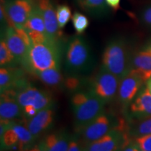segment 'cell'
Segmentation results:
<instances>
[{
	"instance_id": "1",
	"label": "cell",
	"mask_w": 151,
	"mask_h": 151,
	"mask_svg": "<svg viewBox=\"0 0 151 151\" xmlns=\"http://www.w3.org/2000/svg\"><path fill=\"white\" fill-rule=\"evenodd\" d=\"M60 42L48 40L43 43H32L22 65L33 75L45 69L60 67Z\"/></svg>"
},
{
	"instance_id": "2",
	"label": "cell",
	"mask_w": 151,
	"mask_h": 151,
	"mask_svg": "<svg viewBox=\"0 0 151 151\" xmlns=\"http://www.w3.org/2000/svg\"><path fill=\"white\" fill-rule=\"evenodd\" d=\"M131 60L127 41L120 37L114 38L106 45L101 58V67L121 81L130 71Z\"/></svg>"
},
{
	"instance_id": "3",
	"label": "cell",
	"mask_w": 151,
	"mask_h": 151,
	"mask_svg": "<svg viewBox=\"0 0 151 151\" xmlns=\"http://www.w3.org/2000/svg\"><path fill=\"white\" fill-rule=\"evenodd\" d=\"M104 101L90 90L73 93L71 97V106L76 132L81 131L92 120L104 113Z\"/></svg>"
},
{
	"instance_id": "4",
	"label": "cell",
	"mask_w": 151,
	"mask_h": 151,
	"mask_svg": "<svg viewBox=\"0 0 151 151\" xmlns=\"http://www.w3.org/2000/svg\"><path fill=\"white\" fill-rule=\"evenodd\" d=\"M91 48L81 35L73 36L66 45L65 65L71 75H80L89 71L93 65Z\"/></svg>"
},
{
	"instance_id": "5",
	"label": "cell",
	"mask_w": 151,
	"mask_h": 151,
	"mask_svg": "<svg viewBox=\"0 0 151 151\" xmlns=\"http://www.w3.org/2000/svg\"><path fill=\"white\" fill-rule=\"evenodd\" d=\"M129 127L123 120H120L116 127L97 140L83 146V151H118L124 148L131 139Z\"/></svg>"
},
{
	"instance_id": "6",
	"label": "cell",
	"mask_w": 151,
	"mask_h": 151,
	"mask_svg": "<svg viewBox=\"0 0 151 151\" xmlns=\"http://www.w3.org/2000/svg\"><path fill=\"white\" fill-rule=\"evenodd\" d=\"M120 83V78L101 67L90 81V91L105 103H108L118 94Z\"/></svg>"
},
{
	"instance_id": "7",
	"label": "cell",
	"mask_w": 151,
	"mask_h": 151,
	"mask_svg": "<svg viewBox=\"0 0 151 151\" xmlns=\"http://www.w3.org/2000/svg\"><path fill=\"white\" fill-rule=\"evenodd\" d=\"M120 121V120H119ZM115 118L109 113H102L83 128L78 133L81 135V144L85 145L97 140L118 125Z\"/></svg>"
},
{
	"instance_id": "8",
	"label": "cell",
	"mask_w": 151,
	"mask_h": 151,
	"mask_svg": "<svg viewBox=\"0 0 151 151\" xmlns=\"http://www.w3.org/2000/svg\"><path fill=\"white\" fill-rule=\"evenodd\" d=\"M6 14L9 26L23 28L35 6L34 0H4Z\"/></svg>"
},
{
	"instance_id": "9",
	"label": "cell",
	"mask_w": 151,
	"mask_h": 151,
	"mask_svg": "<svg viewBox=\"0 0 151 151\" xmlns=\"http://www.w3.org/2000/svg\"><path fill=\"white\" fill-rule=\"evenodd\" d=\"M16 99L22 108L31 106L37 111L52 107L53 105L50 93L29 85L16 91Z\"/></svg>"
},
{
	"instance_id": "10",
	"label": "cell",
	"mask_w": 151,
	"mask_h": 151,
	"mask_svg": "<svg viewBox=\"0 0 151 151\" xmlns=\"http://www.w3.org/2000/svg\"><path fill=\"white\" fill-rule=\"evenodd\" d=\"M144 83L139 73L130 71L120 81L119 86L118 97L120 104L124 108H127L142 88Z\"/></svg>"
},
{
	"instance_id": "11",
	"label": "cell",
	"mask_w": 151,
	"mask_h": 151,
	"mask_svg": "<svg viewBox=\"0 0 151 151\" xmlns=\"http://www.w3.org/2000/svg\"><path fill=\"white\" fill-rule=\"evenodd\" d=\"M36 5L40 9L44 20L46 33L50 40L60 42L62 34L57 19L56 9L51 0H36Z\"/></svg>"
},
{
	"instance_id": "12",
	"label": "cell",
	"mask_w": 151,
	"mask_h": 151,
	"mask_svg": "<svg viewBox=\"0 0 151 151\" xmlns=\"http://www.w3.org/2000/svg\"><path fill=\"white\" fill-rule=\"evenodd\" d=\"M24 116L23 109L16 99V91L8 90L1 92L0 117L1 120L14 121Z\"/></svg>"
},
{
	"instance_id": "13",
	"label": "cell",
	"mask_w": 151,
	"mask_h": 151,
	"mask_svg": "<svg viewBox=\"0 0 151 151\" xmlns=\"http://www.w3.org/2000/svg\"><path fill=\"white\" fill-rule=\"evenodd\" d=\"M3 39L18 63L22 65L27 55L29 46L18 33L16 28L11 26L5 28Z\"/></svg>"
},
{
	"instance_id": "14",
	"label": "cell",
	"mask_w": 151,
	"mask_h": 151,
	"mask_svg": "<svg viewBox=\"0 0 151 151\" xmlns=\"http://www.w3.org/2000/svg\"><path fill=\"white\" fill-rule=\"evenodd\" d=\"M55 111L52 107L38 111L32 118H29L26 127L36 139L52 127L54 121Z\"/></svg>"
},
{
	"instance_id": "15",
	"label": "cell",
	"mask_w": 151,
	"mask_h": 151,
	"mask_svg": "<svg viewBox=\"0 0 151 151\" xmlns=\"http://www.w3.org/2000/svg\"><path fill=\"white\" fill-rule=\"evenodd\" d=\"M129 116L141 120L151 117V93L147 87L142 88L129 106Z\"/></svg>"
},
{
	"instance_id": "16",
	"label": "cell",
	"mask_w": 151,
	"mask_h": 151,
	"mask_svg": "<svg viewBox=\"0 0 151 151\" xmlns=\"http://www.w3.org/2000/svg\"><path fill=\"white\" fill-rule=\"evenodd\" d=\"M130 71L139 73L145 83L151 77V54L141 51L132 56Z\"/></svg>"
},
{
	"instance_id": "17",
	"label": "cell",
	"mask_w": 151,
	"mask_h": 151,
	"mask_svg": "<svg viewBox=\"0 0 151 151\" xmlns=\"http://www.w3.org/2000/svg\"><path fill=\"white\" fill-rule=\"evenodd\" d=\"M81 9L95 18H104L110 11L106 0H75Z\"/></svg>"
},
{
	"instance_id": "18",
	"label": "cell",
	"mask_w": 151,
	"mask_h": 151,
	"mask_svg": "<svg viewBox=\"0 0 151 151\" xmlns=\"http://www.w3.org/2000/svg\"><path fill=\"white\" fill-rule=\"evenodd\" d=\"M71 137L65 131L50 134L43 139L48 151H67Z\"/></svg>"
},
{
	"instance_id": "19",
	"label": "cell",
	"mask_w": 151,
	"mask_h": 151,
	"mask_svg": "<svg viewBox=\"0 0 151 151\" xmlns=\"http://www.w3.org/2000/svg\"><path fill=\"white\" fill-rule=\"evenodd\" d=\"M33 75L37 76L46 86L52 88H59L63 87L65 78L60 71V67L45 69L36 72Z\"/></svg>"
},
{
	"instance_id": "20",
	"label": "cell",
	"mask_w": 151,
	"mask_h": 151,
	"mask_svg": "<svg viewBox=\"0 0 151 151\" xmlns=\"http://www.w3.org/2000/svg\"><path fill=\"white\" fill-rule=\"evenodd\" d=\"M12 128L16 131L18 137V148L20 151H27L32 148L34 143L37 139L29 132L25 125L14 122Z\"/></svg>"
},
{
	"instance_id": "21",
	"label": "cell",
	"mask_w": 151,
	"mask_h": 151,
	"mask_svg": "<svg viewBox=\"0 0 151 151\" xmlns=\"http://www.w3.org/2000/svg\"><path fill=\"white\" fill-rule=\"evenodd\" d=\"M23 28L27 30H32V31L39 32L47 35L42 14H41L40 9L36 5V4L32 12L24 25Z\"/></svg>"
},
{
	"instance_id": "22",
	"label": "cell",
	"mask_w": 151,
	"mask_h": 151,
	"mask_svg": "<svg viewBox=\"0 0 151 151\" xmlns=\"http://www.w3.org/2000/svg\"><path fill=\"white\" fill-rule=\"evenodd\" d=\"M139 122L131 124L128 133L130 137H139L151 134V117L139 120Z\"/></svg>"
},
{
	"instance_id": "23",
	"label": "cell",
	"mask_w": 151,
	"mask_h": 151,
	"mask_svg": "<svg viewBox=\"0 0 151 151\" xmlns=\"http://www.w3.org/2000/svg\"><path fill=\"white\" fill-rule=\"evenodd\" d=\"M0 139L1 150H9L18 146V137L12 127L9 128L1 137H0Z\"/></svg>"
},
{
	"instance_id": "24",
	"label": "cell",
	"mask_w": 151,
	"mask_h": 151,
	"mask_svg": "<svg viewBox=\"0 0 151 151\" xmlns=\"http://www.w3.org/2000/svg\"><path fill=\"white\" fill-rule=\"evenodd\" d=\"M18 63L14 55L9 50L4 39L1 38L0 42V65L1 67H6L14 65Z\"/></svg>"
},
{
	"instance_id": "25",
	"label": "cell",
	"mask_w": 151,
	"mask_h": 151,
	"mask_svg": "<svg viewBox=\"0 0 151 151\" xmlns=\"http://www.w3.org/2000/svg\"><path fill=\"white\" fill-rule=\"evenodd\" d=\"M85 81L86 79L78 76V75H71L65 78L63 88L68 92L76 93L81 91L85 85Z\"/></svg>"
},
{
	"instance_id": "26",
	"label": "cell",
	"mask_w": 151,
	"mask_h": 151,
	"mask_svg": "<svg viewBox=\"0 0 151 151\" xmlns=\"http://www.w3.org/2000/svg\"><path fill=\"white\" fill-rule=\"evenodd\" d=\"M71 20L75 32L78 35H82L89 26L90 22L88 17L80 12H74Z\"/></svg>"
},
{
	"instance_id": "27",
	"label": "cell",
	"mask_w": 151,
	"mask_h": 151,
	"mask_svg": "<svg viewBox=\"0 0 151 151\" xmlns=\"http://www.w3.org/2000/svg\"><path fill=\"white\" fill-rule=\"evenodd\" d=\"M57 19L60 29H63L71 18L70 7L67 4H60L56 7Z\"/></svg>"
},
{
	"instance_id": "28",
	"label": "cell",
	"mask_w": 151,
	"mask_h": 151,
	"mask_svg": "<svg viewBox=\"0 0 151 151\" xmlns=\"http://www.w3.org/2000/svg\"><path fill=\"white\" fill-rule=\"evenodd\" d=\"M134 141L140 150L151 151V134L134 138Z\"/></svg>"
},
{
	"instance_id": "29",
	"label": "cell",
	"mask_w": 151,
	"mask_h": 151,
	"mask_svg": "<svg viewBox=\"0 0 151 151\" xmlns=\"http://www.w3.org/2000/svg\"><path fill=\"white\" fill-rule=\"evenodd\" d=\"M141 19L145 25L151 27V5L148 6L142 11Z\"/></svg>"
},
{
	"instance_id": "30",
	"label": "cell",
	"mask_w": 151,
	"mask_h": 151,
	"mask_svg": "<svg viewBox=\"0 0 151 151\" xmlns=\"http://www.w3.org/2000/svg\"><path fill=\"white\" fill-rule=\"evenodd\" d=\"M67 151H83V146L81 142L76 137H71V140Z\"/></svg>"
},
{
	"instance_id": "31",
	"label": "cell",
	"mask_w": 151,
	"mask_h": 151,
	"mask_svg": "<svg viewBox=\"0 0 151 151\" xmlns=\"http://www.w3.org/2000/svg\"><path fill=\"white\" fill-rule=\"evenodd\" d=\"M22 109H23V113L24 117L27 118H32L38 112L34 107L31 106H24Z\"/></svg>"
},
{
	"instance_id": "32",
	"label": "cell",
	"mask_w": 151,
	"mask_h": 151,
	"mask_svg": "<svg viewBox=\"0 0 151 151\" xmlns=\"http://www.w3.org/2000/svg\"><path fill=\"white\" fill-rule=\"evenodd\" d=\"M121 151H140V148L137 146L135 141L131 139L129 142L122 149Z\"/></svg>"
},
{
	"instance_id": "33",
	"label": "cell",
	"mask_w": 151,
	"mask_h": 151,
	"mask_svg": "<svg viewBox=\"0 0 151 151\" xmlns=\"http://www.w3.org/2000/svg\"><path fill=\"white\" fill-rule=\"evenodd\" d=\"M107 4L110 7V9H113V11H117L120 9V1L121 0H106Z\"/></svg>"
},
{
	"instance_id": "34",
	"label": "cell",
	"mask_w": 151,
	"mask_h": 151,
	"mask_svg": "<svg viewBox=\"0 0 151 151\" xmlns=\"http://www.w3.org/2000/svg\"><path fill=\"white\" fill-rule=\"evenodd\" d=\"M143 51H145L148 53L151 54V39H150L148 42L146 43V44L145 45L142 49Z\"/></svg>"
},
{
	"instance_id": "35",
	"label": "cell",
	"mask_w": 151,
	"mask_h": 151,
	"mask_svg": "<svg viewBox=\"0 0 151 151\" xmlns=\"http://www.w3.org/2000/svg\"><path fill=\"white\" fill-rule=\"evenodd\" d=\"M38 146H39V151H48L45 146V143L43 140H42L41 142L38 143Z\"/></svg>"
},
{
	"instance_id": "36",
	"label": "cell",
	"mask_w": 151,
	"mask_h": 151,
	"mask_svg": "<svg viewBox=\"0 0 151 151\" xmlns=\"http://www.w3.org/2000/svg\"><path fill=\"white\" fill-rule=\"evenodd\" d=\"M146 87L147 88H148L149 91H150V92L151 93V77L150 78L148 79V81L146 82Z\"/></svg>"
},
{
	"instance_id": "37",
	"label": "cell",
	"mask_w": 151,
	"mask_h": 151,
	"mask_svg": "<svg viewBox=\"0 0 151 151\" xmlns=\"http://www.w3.org/2000/svg\"><path fill=\"white\" fill-rule=\"evenodd\" d=\"M122 150V149H121V150H118V151H121Z\"/></svg>"
},
{
	"instance_id": "38",
	"label": "cell",
	"mask_w": 151,
	"mask_h": 151,
	"mask_svg": "<svg viewBox=\"0 0 151 151\" xmlns=\"http://www.w3.org/2000/svg\"><path fill=\"white\" fill-rule=\"evenodd\" d=\"M1 151H8V150H1Z\"/></svg>"
},
{
	"instance_id": "39",
	"label": "cell",
	"mask_w": 151,
	"mask_h": 151,
	"mask_svg": "<svg viewBox=\"0 0 151 151\" xmlns=\"http://www.w3.org/2000/svg\"><path fill=\"white\" fill-rule=\"evenodd\" d=\"M141 151H146V150H141Z\"/></svg>"
}]
</instances>
